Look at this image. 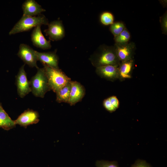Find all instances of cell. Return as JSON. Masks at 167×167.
Segmentation results:
<instances>
[{
  "label": "cell",
  "instance_id": "6da1fadb",
  "mask_svg": "<svg viewBox=\"0 0 167 167\" xmlns=\"http://www.w3.org/2000/svg\"><path fill=\"white\" fill-rule=\"evenodd\" d=\"M92 65L96 67L111 65L118 66L121 63L114 46L100 45L89 58Z\"/></svg>",
  "mask_w": 167,
  "mask_h": 167
},
{
  "label": "cell",
  "instance_id": "7a4b0ae2",
  "mask_svg": "<svg viewBox=\"0 0 167 167\" xmlns=\"http://www.w3.org/2000/svg\"><path fill=\"white\" fill-rule=\"evenodd\" d=\"M48 19L43 14L35 16L23 15L9 32V35L30 30L36 26L42 25H48Z\"/></svg>",
  "mask_w": 167,
  "mask_h": 167
},
{
  "label": "cell",
  "instance_id": "3957f363",
  "mask_svg": "<svg viewBox=\"0 0 167 167\" xmlns=\"http://www.w3.org/2000/svg\"><path fill=\"white\" fill-rule=\"evenodd\" d=\"M36 74L29 81L31 92L36 97L43 98L45 93L51 90L44 67L38 68Z\"/></svg>",
  "mask_w": 167,
  "mask_h": 167
},
{
  "label": "cell",
  "instance_id": "277c9868",
  "mask_svg": "<svg viewBox=\"0 0 167 167\" xmlns=\"http://www.w3.org/2000/svg\"><path fill=\"white\" fill-rule=\"evenodd\" d=\"M48 79V84L51 89L56 93L67 83L71 81L62 71L59 69H54L43 64Z\"/></svg>",
  "mask_w": 167,
  "mask_h": 167
},
{
  "label": "cell",
  "instance_id": "5b68a950",
  "mask_svg": "<svg viewBox=\"0 0 167 167\" xmlns=\"http://www.w3.org/2000/svg\"><path fill=\"white\" fill-rule=\"evenodd\" d=\"M35 51L29 45L22 43L19 45L17 55L25 64L31 67H35L38 69L39 68L37 65L38 60Z\"/></svg>",
  "mask_w": 167,
  "mask_h": 167
},
{
  "label": "cell",
  "instance_id": "8992f818",
  "mask_svg": "<svg viewBox=\"0 0 167 167\" xmlns=\"http://www.w3.org/2000/svg\"><path fill=\"white\" fill-rule=\"evenodd\" d=\"M117 56L121 62L133 59L136 46L133 42L124 44H115L114 45Z\"/></svg>",
  "mask_w": 167,
  "mask_h": 167
},
{
  "label": "cell",
  "instance_id": "52a82bcc",
  "mask_svg": "<svg viewBox=\"0 0 167 167\" xmlns=\"http://www.w3.org/2000/svg\"><path fill=\"white\" fill-rule=\"evenodd\" d=\"M25 64L19 68L16 76L15 83L18 95L23 98L31 92L29 82L28 80L26 73L24 70Z\"/></svg>",
  "mask_w": 167,
  "mask_h": 167
},
{
  "label": "cell",
  "instance_id": "ba28073f",
  "mask_svg": "<svg viewBox=\"0 0 167 167\" xmlns=\"http://www.w3.org/2000/svg\"><path fill=\"white\" fill-rule=\"evenodd\" d=\"M48 28L44 30L45 35L52 41H58L62 39L65 36V31L62 21L59 20L52 21L49 23Z\"/></svg>",
  "mask_w": 167,
  "mask_h": 167
},
{
  "label": "cell",
  "instance_id": "9c48e42d",
  "mask_svg": "<svg viewBox=\"0 0 167 167\" xmlns=\"http://www.w3.org/2000/svg\"><path fill=\"white\" fill-rule=\"evenodd\" d=\"M38 113L29 109L25 110L14 120L16 125L26 128L30 125L36 124L39 121Z\"/></svg>",
  "mask_w": 167,
  "mask_h": 167
},
{
  "label": "cell",
  "instance_id": "30bf717a",
  "mask_svg": "<svg viewBox=\"0 0 167 167\" xmlns=\"http://www.w3.org/2000/svg\"><path fill=\"white\" fill-rule=\"evenodd\" d=\"M57 49L54 51L46 52H40L35 51L38 61L42 64H45L50 67L59 69V58L57 54Z\"/></svg>",
  "mask_w": 167,
  "mask_h": 167
},
{
  "label": "cell",
  "instance_id": "8fae6325",
  "mask_svg": "<svg viewBox=\"0 0 167 167\" xmlns=\"http://www.w3.org/2000/svg\"><path fill=\"white\" fill-rule=\"evenodd\" d=\"M41 25L35 27L31 34V40L35 47L45 50L50 49L52 46L50 40H47L43 35L41 29Z\"/></svg>",
  "mask_w": 167,
  "mask_h": 167
},
{
  "label": "cell",
  "instance_id": "7c38bea8",
  "mask_svg": "<svg viewBox=\"0 0 167 167\" xmlns=\"http://www.w3.org/2000/svg\"><path fill=\"white\" fill-rule=\"evenodd\" d=\"M118 66L111 65L101 66L96 68V72L101 78L114 81L119 79Z\"/></svg>",
  "mask_w": 167,
  "mask_h": 167
},
{
  "label": "cell",
  "instance_id": "4fadbf2b",
  "mask_svg": "<svg viewBox=\"0 0 167 167\" xmlns=\"http://www.w3.org/2000/svg\"><path fill=\"white\" fill-rule=\"evenodd\" d=\"M71 89L68 103L71 106L80 101L85 94L84 87L77 81H71Z\"/></svg>",
  "mask_w": 167,
  "mask_h": 167
},
{
  "label": "cell",
  "instance_id": "5bb4252c",
  "mask_svg": "<svg viewBox=\"0 0 167 167\" xmlns=\"http://www.w3.org/2000/svg\"><path fill=\"white\" fill-rule=\"evenodd\" d=\"M23 15L30 16L38 15L45 10L34 0H26L22 6Z\"/></svg>",
  "mask_w": 167,
  "mask_h": 167
},
{
  "label": "cell",
  "instance_id": "9a60e30c",
  "mask_svg": "<svg viewBox=\"0 0 167 167\" xmlns=\"http://www.w3.org/2000/svg\"><path fill=\"white\" fill-rule=\"evenodd\" d=\"M134 60L132 59L121 62L119 66V79L121 81L131 77L132 72L134 68Z\"/></svg>",
  "mask_w": 167,
  "mask_h": 167
},
{
  "label": "cell",
  "instance_id": "2e32d148",
  "mask_svg": "<svg viewBox=\"0 0 167 167\" xmlns=\"http://www.w3.org/2000/svg\"><path fill=\"white\" fill-rule=\"evenodd\" d=\"M15 126L14 121L11 118L3 109L0 101V128L8 131Z\"/></svg>",
  "mask_w": 167,
  "mask_h": 167
},
{
  "label": "cell",
  "instance_id": "e0dca14e",
  "mask_svg": "<svg viewBox=\"0 0 167 167\" xmlns=\"http://www.w3.org/2000/svg\"><path fill=\"white\" fill-rule=\"evenodd\" d=\"M71 81L67 83L56 93V101L57 102L68 103L71 89Z\"/></svg>",
  "mask_w": 167,
  "mask_h": 167
},
{
  "label": "cell",
  "instance_id": "ac0fdd59",
  "mask_svg": "<svg viewBox=\"0 0 167 167\" xmlns=\"http://www.w3.org/2000/svg\"><path fill=\"white\" fill-rule=\"evenodd\" d=\"M104 107L110 113L114 112L119 106V102L115 96H112L105 99L103 103Z\"/></svg>",
  "mask_w": 167,
  "mask_h": 167
},
{
  "label": "cell",
  "instance_id": "d6986e66",
  "mask_svg": "<svg viewBox=\"0 0 167 167\" xmlns=\"http://www.w3.org/2000/svg\"><path fill=\"white\" fill-rule=\"evenodd\" d=\"M130 38V34L126 28L120 34L114 36V40L115 44H124L129 42Z\"/></svg>",
  "mask_w": 167,
  "mask_h": 167
},
{
  "label": "cell",
  "instance_id": "ffe728a7",
  "mask_svg": "<svg viewBox=\"0 0 167 167\" xmlns=\"http://www.w3.org/2000/svg\"><path fill=\"white\" fill-rule=\"evenodd\" d=\"M126 28L123 23L118 22L113 23L111 24L110 27L109 29L114 37L120 34Z\"/></svg>",
  "mask_w": 167,
  "mask_h": 167
},
{
  "label": "cell",
  "instance_id": "44dd1931",
  "mask_svg": "<svg viewBox=\"0 0 167 167\" xmlns=\"http://www.w3.org/2000/svg\"><path fill=\"white\" fill-rule=\"evenodd\" d=\"M114 19L113 15L109 12H103L101 14L100 17L101 23L105 25H111L113 23Z\"/></svg>",
  "mask_w": 167,
  "mask_h": 167
},
{
  "label": "cell",
  "instance_id": "7402d4cb",
  "mask_svg": "<svg viewBox=\"0 0 167 167\" xmlns=\"http://www.w3.org/2000/svg\"><path fill=\"white\" fill-rule=\"evenodd\" d=\"M96 167H119L116 161L98 160L96 162Z\"/></svg>",
  "mask_w": 167,
  "mask_h": 167
},
{
  "label": "cell",
  "instance_id": "603a6c76",
  "mask_svg": "<svg viewBox=\"0 0 167 167\" xmlns=\"http://www.w3.org/2000/svg\"><path fill=\"white\" fill-rule=\"evenodd\" d=\"M161 29L163 34L167 35V11L160 17Z\"/></svg>",
  "mask_w": 167,
  "mask_h": 167
},
{
  "label": "cell",
  "instance_id": "cb8c5ba5",
  "mask_svg": "<svg viewBox=\"0 0 167 167\" xmlns=\"http://www.w3.org/2000/svg\"><path fill=\"white\" fill-rule=\"evenodd\" d=\"M131 167H151L144 160L138 159Z\"/></svg>",
  "mask_w": 167,
  "mask_h": 167
}]
</instances>
